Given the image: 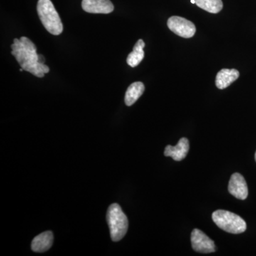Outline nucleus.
Listing matches in <instances>:
<instances>
[{"instance_id": "f257e3e1", "label": "nucleus", "mask_w": 256, "mask_h": 256, "mask_svg": "<svg viewBox=\"0 0 256 256\" xmlns=\"http://www.w3.org/2000/svg\"><path fill=\"white\" fill-rule=\"evenodd\" d=\"M12 54L14 56L20 66L38 78H43L50 72V68L38 62L36 46L28 37L14 38L11 46Z\"/></svg>"}, {"instance_id": "f03ea898", "label": "nucleus", "mask_w": 256, "mask_h": 256, "mask_svg": "<svg viewBox=\"0 0 256 256\" xmlns=\"http://www.w3.org/2000/svg\"><path fill=\"white\" fill-rule=\"evenodd\" d=\"M37 12L42 24L50 34L57 36L62 33V20L50 0H38Z\"/></svg>"}, {"instance_id": "7ed1b4c3", "label": "nucleus", "mask_w": 256, "mask_h": 256, "mask_svg": "<svg viewBox=\"0 0 256 256\" xmlns=\"http://www.w3.org/2000/svg\"><path fill=\"white\" fill-rule=\"evenodd\" d=\"M106 218L110 228L111 239L117 242L124 238L128 232V220L118 204L109 206Z\"/></svg>"}, {"instance_id": "20e7f679", "label": "nucleus", "mask_w": 256, "mask_h": 256, "mask_svg": "<svg viewBox=\"0 0 256 256\" xmlns=\"http://www.w3.org/2000/svg\"><path fill=\"white\" fill-rule=\"evenodd\" d=\"M212 220L224 232L239 234L246 232V223L242 217L226 210H217L212 214Z\"/></svg>"}, {"instance_id": "39448f33", "label": "nucleus", "mask_w": 256, "mask_h": 256, "mask_svg": "<svg viewBox=\"0 0 256 256\" xmlns=\"http://www.w3.org/2000/svg\"><path fill=\"white\" fill-rule=\"evenodd\" d=\"M168 28L175 34L183 38H192L196 33V26L186 18L181 16H171L168 21Z\"/></svg>"}, {"instance_id": "423d86ee", "label": "nucleus", "mask_w": 256, "mask_h": 256, "mask_svg": "<svg viewBox=\"0 0 256 256\" xmlns=\"http://www.w3.org/2000/svg\"><path fill=\"white\" fill-rule=\"evenodd\" d=\"M191 242L192 248L195 252L202 254H210L216 252L214 242L200 229L195 228L192 230Z\"/></svg>"}, {"instance_id": "0eeeda50", "label": "nucleus", "mask_w": 256, "mask_h": 256, "mask_svg": "<svg viewBox=\"0 0 256 256\" xmlns=\"http://www.w3.org/2000/svg\"><path fill=\"white\" fill-rule=\"evenodd\" d=\"M228 192L234 197L245 200L248 195V188L245 178L239 173H234L228 183Z\"/></svg>"}, {"instance_id": "6e6552de", "label": "nucleus", "mask_w": 256, "mask_h": 256, "mask_svg": "<svg viewBox=\"0 0 256 256\" xmlns=\"http://www.w3.org/2000/svg\"><path fill=\"white\" fill-rule=\"evenodd\" d=\"M82 8L92 14H109L114 10L110 0H82Z\"/></svg>"}, {"instance_id": "1a4fd4ad", "label": "nucleus", "mask_w": 256, "mask_h": 256, "mask_svg": "<svg viewBox=\"0 0 256 256\" xmlns=\"http://www.w3.org/2000/svg\"><path fill=\"white\" fill-rule=\"evenodd\" d=\"M190 150V142L188 138H182L176 146H168L165 148L164 156H171L175 161H182L188 156Z\"/></svg>"}, {"instance_id": "9d476101", "label": "nucleus", "mask_w": 256, "mask_h": 256, "mask_svg": "<svg viewBox=\"0 0 256 256\" xmlns=\"http://www.w3.org/2000/svg\"><path fill=\"white\" fill-rule=\"evenodd\" d=\"M239 72L236 69H222L216 75V86L218 89H225L238 78Z\"/></svg>"}, {"instance_id": "9b49d317", "label": "nucleus", "mask_w": 256, "mask_h": 256, "mask_svg": "<svg viewBox=\"0 0 256 256\" xmlns=\"http://www.w3.org/2000/svg\"><path fill=\"white\" fill-rule=\"evenodd\" d=\"M54 242V235L52 232H44L33 239L32 249L33 252H43L50 250Z\"/></svg>"}, {"instance_id": "f8f14e48", "label": "nucleus", "mask_w": 256, "mask_h": 256, "mask_svg": "<svg viewBox=\"0 0 256 256\" xmlns=\"http://www.w3.org/2000/svg\"><path fill=\"white\" fill-rule=\"evenodd\" d=\"M144 92V86L142 82H134L131 84L126 92L124 102L128 106H132L140 98Z\"/></svg>"}, {"instance_id": "ddd939ff", "label": "nucleus", "mask_w": 256, "mask_h": 256, "mask_svg": "<svg viewBox=\"0 0 256 256\" xmlns=\"http://www.w3.org/2000/svg\"><path fill=\"white\" fill-rule=\"evenodd\" d=\"M144 46H146V44L143 40H138L133 47L132 52L128 55L127 58V63L130 66L134 68L140 64L144 56Z\"/></svg>"}, {"instance_id": "4468645a", "label": "nucleus", "mask_w": 256, "mask_h": 256, "mask_svg": "<svg viewBox=\"0 0 256 256\" xmlns=\"http://www.w3.org/2000/svg\"><path fill=\"white\" fill-rule=\"evenodd\" d=\"M195 2L198 8L212 14H217L223 9L222 0H195Z\"/></svg>"}, {"instance_id": "2eb2a0df", "label": "nucleus", "mask_w": 256, "mask_h": 256, "mask_svg": "<svg viewBox=\"0 0 256 256\" xmlns=\"http://www.w3.org/2000/svg\"><path fill=\"white\" fill-rule=\"evenodd\" d=\"M38 62L42 64H45V58L42 55H38Z\"/></svg>"}, {"instance_id": "dca6fc26", "label": "nucleus", "mask_w": 256, "mask_h": 256, "mask_svg": "<svg viewBox=\"0 0 256 256\" xmlns=\"http://www.w3.org/2000/svg\"><path fill=\"white\" fill-rule=\"evenodd\" d=\"M191 2L192 4H196V2H195V0H191Z\"/></svg>"}, {"instance_id": "f3484780", "label": "nucleus", "mask_w": 256, "mask_h": 256, "mask_svg": "<svg viewBox=\"0 0 256 256\" xmlns=\"http://www.w3.org/2000/svg\"><path fill=\"white\" fill-rule=\"evenodd\" d=\"M255 160H256V154H255Z\"/></svg>"}]
</instances>
